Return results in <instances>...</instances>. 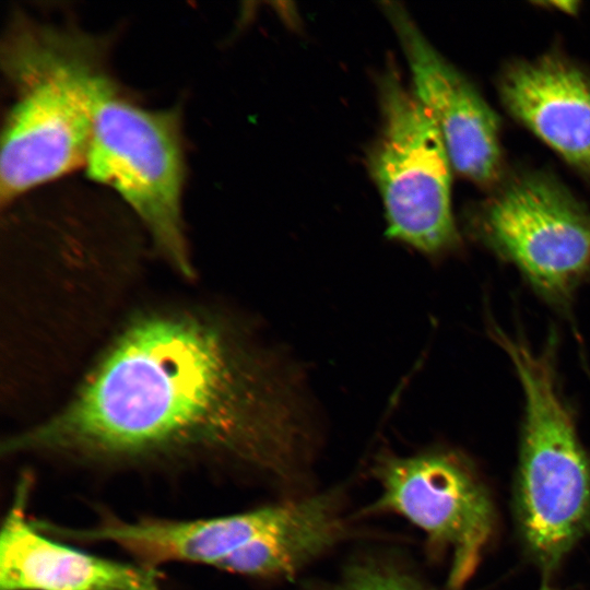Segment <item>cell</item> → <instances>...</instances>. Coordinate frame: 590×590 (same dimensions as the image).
Segmentation results:
<instances>
[{
	"label": "cell",
	"instance_id": "obj_1",
	"mask_svg": "<svg viewBox=\"0 0 590 590\" xmlns=\"http://www.w3.org/2000/svg\"><path fill=\"white\" fill-rule=\"evenodd\" d=\"M311 413L298 371L272 344L221 321L150 315L61 412L5 447L113 461L201 451L295 495L317 455Z\"/></svg>",
	"mask_w": 590,
	"mask_h": 590
},
{
	"label": "cell",
	"instance_id": "obj_2",
	"mask_svg": "<svg viewBox=\"0 0 590 590\" xmlns=\"http://www.w3.org/2000/svg\"><path fill=\"white\" fill-rule=\"evenodd\" d=\"M94 39L17 19L2 48L13 101L1 135L2 203L84 165L93 105L109 78Z\"/></svg>",
	"mask_w": 590,
	"mask_h": 590
},
{
	"label": "cell",
	"instance_id": "obj_3",
	"mask_svg": "<svg viewBox=\"0 0 590 590\" xmlns=\"http://www.w3.org/2000/svg\"><path fill=\"white\" fill-rule=\"evenodd\" d=\"M488 333L511 361L524 397L515 510L528 554L547 575L590 533V457L560 391L556 334L535 351L494 321Z\"/></svg>",
	"mask_w": 590,
	"mask_h": 590
},
{
	"label": "cell",
	"instance_id": "obj_4",
	"mask_svg": "<svg viewBox=\"0 0 590 590\" xmlns=\"http://www.w3.org/2000/svg\"><path fill=\"white\" fill-rule=\"evenodd\" d=\"M83 166L92 180L114 190L130 206L167 259L190 275L178 110L142 107L122 96L108 78L93 105Z\"/></svg>",
	"mask_w": 590,
	"mask_h": 590
},
{
	"label": "cell",
	"instance_id": "obj_5",
	"mask_svg": "<svg viewBox=\"0 0 590 590\" xmlns=\"http://www.w3.org/2000/svg\"><path fill=\"white\" fill-rule=\"evenodd\" d=\"M381 125L368 153L386 236L429 258L461 245L451 206V162L440 132L397 70L378 80Z\"/></svg>",
	"mask_w": 590,
	"mask_h": 590
},
{
	"label": "cell",
	"instance_id": "obj_6",
	"mask_svg": "<svg viewBox=\"0 0 590 590\" xmlns=\"http://www.w3.org/2000/svg\"><path fill=\"white\" fill-rule=\"evenodd\" d=\"M469 229L559 310L590 275V210L551 175L504 182L472 211Z\"/></svg>",
	"mask_w": 590,
	"mask_h": 590
},
{
	"label": "cell",
	"instance_id": "obj_7",
	"mask_svg": "<svg viewBox=\"0 0 590 590\" xmlns=\"http://www.w3.org/2000/svg\"><path fill=\"white\" fill-rule=\"evenodd\" d=\"M377 498L362 515L391 514L420 529L435 547L450 551L448 587L472 577L493 539V499L470 461L446 448L411 455L381 450L371 462Z\"/></svg>",
	"mask_w": 590,
	"mask_h": 590
},
{
	"label": "cell",
	"instance_id": "obj_8",
	"mask_svg": "<svg viewBox=\"0 0 590 590\" xmlns=\"http://www.w3.org/2000/svg\"><path fill=\"white\" fill-rule=\"evenodd\" d=\"M381 10L402 47L412 90L434 119L452 168L481 187L498 184L503 173L500 122L472 82L428 42L398 2Z\"/></svg>",
	"mask_w": 590,
	"mask_h": 590
},
{
	"label": "cell",
	"instance_id": "obj_9",
	"mask_svg": "<svg viewBox=\"0 0 590 590\" xmlns=\"http://www.w3.org/2000/svg\"><path fill=\"white\" fill-rule=\"evenodd\" d=\"M23 481L0 534V590H161L155 567L94 556L57 543L26 519Z\"/></svg>",
	"mask_w": 590,
	"mask_h": 590
},
{
	"label": "cell",
	"instance_id": "obj_10",
	"mask_svg": "<svg viewBox=\"0 0 590 590\" xmlns=\"http://www.w3.org/2000/svg\"><path fill=\"white\" fill-rule=\"evenodd\" d=\"M498 92L518 122L590 177V78L576 62L559 54L512 61Z\"/></svg>",
	"mask_w": 590,
	"mask_h": 590
},
{
	"label": "cell",
	"instance_id": "obj_11",
	"mask_svg": "<svg viewBox=\"0 0 590 590\" xmlns=\"http://www.w3.org/2000/svg\"><path fill=\"white\" fill-rule=\"evenodd\" d=\"M295 496L234 515L190 521L113 522L66 530L67 539L115 543L143 565L191 562L216 566L233 553L263 539L293 511Z\"/></svg>",
	"mask_w": 590,
	"mask_h": 590
},
{
	"label": "cell",
	"instance_id": "obj_12",
	"mask_svg": "<svg viewBox=\"0 0 590 590\" xmlns=\"http://www.w3.org/2000/svg\"><path fill=\"white\" fill-rule=\"evenodd\" d=\"M351 534L342 489L296 496L292 514L269 535L233 553L215 567L260 579L296 577Z\"/></svg>",
	"mask_w": 590,
	"mask_h": 590
},
{
	"label": "cell",
	"instance_id": "obj_13",
	"mask_svg": "<svg viewBox=\"0 0 590 590\" xmlns=\"http://www.w3.org/2000/svg\"><path fill=\"white\" fill-rule=\"evenodd\" d=\"M316 590H436L401 559L384 554H361L340 574Z\"/></svg>",
	"mask_w": 590,
	"mask_h": 590
},
{
	"label": "cell",
	"instance_id": "obj_14",
	"mask_svg": "<svg viewBox=\"0 0 590 590\" xmlns=\"http://www.w3.org/2000/svg\"><path fill=\"white\" fill-rule=\"evenodd\" d=\"M539 590H555V589L552 587V585L548 582L547 579H544Z\"/></svg>",
	"mask_w": 590,
	"mask_h": 590
}]
</instances>
